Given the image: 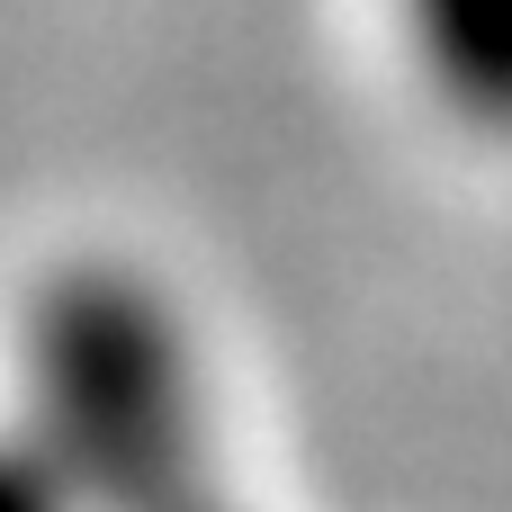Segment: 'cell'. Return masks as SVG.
I'll return each instance as SVG.
<instances>
[{"label":"cell","instance_id":"6da1fadb","mask_svg":"<svg viewBox=\"0 0 512 512\" xmlns=\"http://www.w3.org/2000/svg\"><path fill=\"white\" fill-rule=\"evenodd\" d=\"M63 504L171 512L216 495V414L189 315L135 261H63L18 315V423Z\"/></svg>","mask_w":512,"mask_h":512},{"label":"cell","instance_id":"7a4b0ae2","mask_svg":"<svg viewBox=\"0 0 512 512\" xmlns=\"http://www.w3.org/2000/svg\"><path fill=\"white\" fill-rule=\"evenodd\" d=\"M387 27L441 117L512 144V0H387Z\"/></svg>","mask_w":512,"mask_h":512},{"label":"cell","instance_id":"3957f363","mask_svg":"<svg viewBox=\"0 0 512 512\" xmlns=\"http://www.w3.org/2000/svg\"><path fill=\"white\" fill-rule=\"evenodd\" d=\"M36 504H63V495H54L45 459H36L18 432H0V512H36Z\"/></svg>","mask_w":512,"mask_h":512}]
</instances>
